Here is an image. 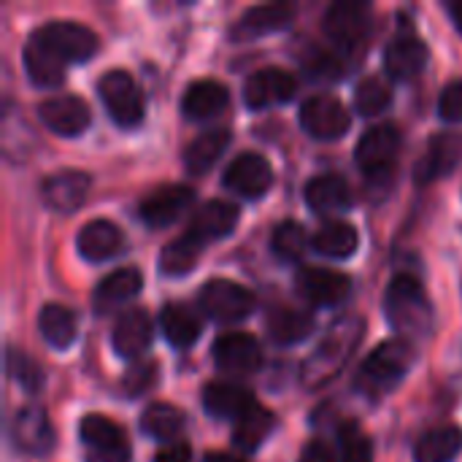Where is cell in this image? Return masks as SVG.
<instances>
[{
	"instance_id": "obj_4",
	"label": "cell",
	"mask_w": 462,
	"mask_h": 462,
	"mask_svg": "<svg viewBox=\"0 0 462 462\" xmlns=\"http://www.w3.org/2000/svg\"><path fill=\"white\" fill-rule=\"evenodd\" d=\"M401 130L395 125H376L371 127L357 149H355V160L363 171V176L368 181H382L387 184L398 168V154H401Z\"/></svg>"
},
{
	"instance_id": "obj_35",
	"label": "cell",
	"mask_w": 462,
	"mask_h": 462,
	"mask_svg": "<svg viewBox=\"0 0 462 462\" xmlns=\"http://www.w3.org/2000/svg\"><path fill=\"white\" fill-rule=\"evenodd\" d=\"M295 16V8L287 3H268V5H254L249 8L241 22H238V32L244 38L252 35H265V32H276L282 27H287Z\"/></svg>"
},
{
	"instance_id": "obj_1",
	"label": "cell",
	"mask_w": 462,
	"mask_h": 462,
	"mask_svg": "<svg viewBox=\"0 0 462 462\" xmlns=\"http://www.w3.org/2000/svg\"><path fill=\"white\" fill-rule=\"evenodd\" d=\"M384 311L398 338H422L433 328V306L425 287L414 276H395L384 295Z\"/></svg>"
},
{
	"instance_id": "obj_11",
	"label": "cell",
	"mask_w": 462,
	"mask_h": 462,
	"mask_svg": "<svg viewBox=\"0 0 462 462\" xmlns=\"http://www.w3.org/2000/svg\"><path fill=\"white\" fill-rule=\"evenodd\" d=\"M214 360L230 376H249L260 371L263 349L249 333H225L214 341Z\"/></svg>"
},
{
	"instance_id": "obj_28",
	"label": "cell",
	"mask_w": 462,
	"mask_h": 462,
	"mask_svg": "<svg viewBox=\"0 0 462 462\" xmlns=\"http://www.w3.org/2000/svg\"><path fill=\"white\" fill-rule=\"evenodd\" d=\"M462 449V430L455 425L433 428L422 433L414 444L417 462H455Z\"/></svg>"
},
{
	"instance_id": "obj_41",
	"label": "cell",
	"mask_w": 462,
	"mask_h": 462,
	"mask_svg": "<svg viewBox=\"0 0 462 462\" xmlns=\"http://www.w3.org/2000/svg\"><path fill=\"white\" fill-rule=\"evenodd\" d=\"M338 455H341V462H374L371 439L352 420L338 428Z\"/></svg>"
},
{
	"instance_id": "obj_16",
	"label": "cell",
	"mask_w": 462,
	"mask_h": 462,
	"mask_svg": "<svg viewBox=\"0 0 462 462\" xmlns=\"http://www.w3.org/2000/svg\"><path fill=\"white\" fill-rule=\"evenodd\" d=\"M295 92H298V81L292 73L279 70V68H265V70H257L246 79L244 103L249 108H268V106L292 100Z\"/></svg>"
},
{
	"instance_id": "obj_38",
	"label": "cell",
	"mask_w": 462,
	"mask_h": 462,
	"mask_svg": "<svg viewBox=\"0 0 462 462\" xmlns=\"http://www.w3.org/2000/svg\"><path fill=\"white\" fill-rule=\"evenodd\" d=\"M79 436H81L87 449H106V447L127 444L122 428L103 414H87L79 425Z\"/></svg>"
},
{
	"instance_id": "obj_44",
	"label": "cell",
	"mask_w": 462,
	"mask_h": 462,
	"mask_svg": "<svg viewBox=\"0 0 462 462\" xmlns=\"http://www.w3.org/2000/svg\"><path fill=\"white\" fill-rule=\"evenodd\" d=\"M154 379H157V365L154 363H141V365H133L125 374V382L122 384H125V393L130 398H135V395L146 393L154 384Z\"/></svg>"
},
{
	"instance_id": "obj_42",
	"label": "cell",
	"mask_w": 462,
	"mask_h": 462,
	"mask_svg": "<svg viewBox=\"0 0 462 462\" xmlns=\"http://www.w3.org/2000/svg\"><path fill=\"white\" fill-rule=\"evenodd\" d=\"M5 365H8L11 379L19 382L22 390H27V393H38V387L43 384V374H41L38 363L14 346H8V352H5Z\"/></svg>"
},
{
	"instance_id": "obj_10",
	"label": "cell",
	"mask_w": 462,
	"mask_h": 462,
	"mask_svg": "<svg viewBox=\"0 0 462 462\" xmlns=\"http://www.w3.org/2000/svg\"><path fill=\"white\" fill-rule=\"evenodd\" d=\"M225 187L241 198H260L271 189L273 184V171H271V162L263 157V154H254V152H244L238 154L225 176H222Z\"/></svg>"
},
{
	"instance_id": "obj_8",
	"label": "cell",
	"mask_w": 462,
	"mask_h": 462,
	"mask_svg": "<svg viewBox=\"0 0 462 462\" xmlns=\"http://www.w3.org/2000/svg\"><path fill=\"white\" fill-rule=\"evenodd\" d=\"M300 125L309 135L319 141H336L349 130L352 116H349V108L338 97L314 95L300 106Z\"/></svg>"
},
{
	"instance_id": "obj_30",
	"label": "cell",
	"mask_w": 462,
	"mask_h": 462,
	"mask_svg": "<svg viewBox=\"0 0 462 462\" xmlns=\"http://www.w3.org/2000/svg\"><path fill=\"white\" fill-rule=\"evenodd\" d=\"M268 336L282 344V346H290V344H298L303 341L311 330H314V319L311 314L300 311V309H290V306H276L271 309L268 319Z\"/></svg>"
},
{
	"instance_id": "obj_5",
	"label": "cell",
	"mask_w": 462,
	"mask_h": 462,
	"mask_svg": "<svg viewBox=\"0 0 462 462\" xmlns=\"http://www.w3.org/2000/svg\"><path fill=\"white\" fill-rule=\"evenodd\" d=\"M97 95L108 111V116L119 127H138L143 122V92L127 70H108L97 81Z\"/></svg>"
},
{
	"instance_id": "obj_33",
	"label": "cell",
	"mask_w": 462,
	"mask_h": 462,
	"mask_svg": "<svg viewBox=\"0 0 462 462\" xmlns=\"http://www.w3.org/2000/svg\"><path fill=\"white\" fill-rule=\"evenodd\" d=\"M38 330L51 349H68L76 338V314L60 303H46L38 314Z\"/></svg>"
},
{
	"instance_id": "obj_36",
	"label": "cell",
	"mask_w": 462,
	"mask_h": 462,
	"mask_svg": "<svg viewBox=\"0 0 462 462\" xmlns=\"http://www.w3.org/2000/svg\"><path fill=\"white\" fill-rule=\"evenodd\" d=\"M311 246L333 260H346L357 252V230L349 222H328L325 227L317 230L311 238Z\"/></svg>"
},
{
	"instance_id": "obj_13",
	"label": "cell",
	"mask_w": 462,
	"mask_h": 462,
	"mask_svg": "<svg viewBox=\"0 0 462 462\" xmlns=\"http://www.w3.org/2000/svg\"><path fill=\"white\" fill-rule=\"evenodd\" d=\"M295 290L311 306H338L349 295L352 279L341 271L303 268L295 279Z\"/></svg>"
},
{
	"instance_id": "obj_34",
	"label": "cell",
	"mask_w": 462,
	"mask_h": 462,
	"mask_svg": "<svg viewBox=\"0 0 462 462\" xmlns=\"http://www.w3.org/2000/svg\"><path fill=\"white\" fill-rule=\"evenodd\" d=\"M273 428H276V417H273L265 406L254 403L241 420H236L233 444H236L244 455H249V452H254V449L271 436Z\"/></svg>"
},
{
	"instance_id": "obj_18",
	"label": "cell",
	"mask_w": 462,
	"mask_h": 462,
	"mask_svg": "<svg viewBox=\"0 0 462 462\" xmlns=\"http://www.w3.org/2000/svg\"><path fill=\"white\" fill-rule=\"evenodd\" d=\"M325 32L341 43L355 46L365 38L371 27V5L365 3H333L325 14Z\"/></svg>"
},
{
	"instance_id": "obj_3",
	"label": "cell",
	"mask_w": 462,
	"mask_h": 462,
	"mask_svg": "<svg viewBox=\"0 0 462 462\" xmlns=\"http://www.w3.org/2000/svg\"><path fill=\"white\" fill-rule=\"evenodd\" d=\"M363 336V322L360 319H341L333 325V330L328 333V338L319 344V349L311 355V360L306 363V371H303V379L309 387H319L325 382H330L344 360L352 355V349L357 346Z\"/></svg>"
},
{
	"instance_id": "obj_23",
	"label": "cell",
	"mask_w": 462,
	"mask_h": 462,
	"mask_svg": "<svg viewBox=\"0 0 462 462\" xmlns=\"http://www.w3.org/2000/svg\"><path fill=\"white\" fill-rule=\"evenodd\" d=\"M425 62H428V46L414 32L398 35L384 51V70L390 73V79H401V81L411 79L425 68Z\"/></svg>"
},
{
	"instance_id": "obj_15",
	"label": "cell",
	"mask_w": 462,
	"mask_h": 462,
	"mask_svg": "<svg viewBox=\"0 0 462 462\" xmlns=\"http://www.w3.org/2000/svg\"><path fill=\"white\" fill-rule=\"evenodd\" d=\"M462 162V133L460 130H447L439 133L428 141V152L417 162V181L430 184L436 179L449 176Z\"/></svg>"
},
{
	"instance_id": "obj_21",
	"label": "cell",
	"mask_w": 462,
	"mask_h": 462,
	"mask_svg": "<svg viewBox=\"0 0 462 462\" xmlns=\"http://www.w3.org/2000/svg\"><path fill=\"white\" fill-rule=\"evenodd\" d=\"M125 246V236L122 230L108 222V219H92L87 222L81 230H79V238H76V249L84 260L89 263H103V260H111L122 252Z\"/></svg>"
},
{
	"instance_id": "obj_26",
	"label": "cell",
	"mask_w": 462,
	"mask_h": 462,
	"mask_svg": "<svg viewBox=\"0 0 462 462\" xmlns=\"http://www.w3.org/2000/svg\"><path fill=\"white\" fill-rule=\"evenodd\" d=\"M306 203L311 211L317 214H338L344 208H349L352 203V192H349V184L336 176V173H322V176H314L306 189Z\"/></svg>"
},
{
	"instance_id": "obj_17",
	"label": "cell",
	"mask_w": 462,
	"mask_h": 462,
	"mask_svg": "<svg viewBox=\"0 0 462 462\" xmlns=\"http://www.w3.org/2000/svg\"><path fill=\"white\" fill-rule=\"evenodd\" d=\"M92 187V179L84 171H57L43 179L41 184V198L51 211L70 214L81 208Z\"/></svg>"
},
{
	"instance_id": "obj_39",
	"label": "cell",
	"mask_w": 462,
	"mask_h": 462,
	"mask_svg": "<svg viewBox=\"0 0 462 462\" xmlns=\"http://www.w3.org/2000/svg\"><path fill=\"white\" fill-rule=\"evenodd\" d=\"M393 100V87L382 76H368L355 87V108L363 116H376L382 114Z\"/></svg>"
},
{
	"instance_id": "obj_43",
	"label": "cell",
	"mask_w": 462,
	"mask_h": 462,
	"mask_svg": "<svg viewBox=\"0 0 462 462\" xmlns=\"http://www.w3.org/2000/svg\"><path fill=\"white\" fill-rule=\"evenodd\" d=\"M439 116L449 125H460L462 122V79L449 81L439 97Z\"/></svg>"
},
{
	"instance_id": "obj_22",
	"label": "cell",
	"mask_w": 462,
	"mask_h": 462,
	"mask_svg": "<svg viewBox=\"0 0 462 462\" xmlns=\"http://www.w3.org/2000/svg\"><path fill=\"white\" fill-rule=\"evenodd\" d=\"M141 287H143V279L135 268H119L97 282V287L92 292V309L97 314H108L116 306L133 300L141 292Z\"/></svg>"
},
{
	"instance_id": "obj_25",
	"label": "cell",
	"mask_w": 462,
	"mask_h": 462,
	"mask_svg": "<svg viewBox=\"0 0 462 462\" xmlns=\"http://www.w3.org/2000/svg\"><path fill=\"white\" fill-rule=\"evenodd\" d=\"M227 100H230V92L225 84H219L214 79H200L187 87V92L181 97V111H184V116L203 122V119L222 114Z\"/></svg>"
},
{
	"instance_id": "obj_29",
	"label": "cell",
	"mask_w": 462,
	"mask_h": 462,
	"mask_svg": "<svg viewBox=\"0 0 462 462\" xmlns=\"http://www.w3.org/2000/svg\"><path fill=\"white\" fill-rule=\"evenodd\" d=\"M227 146H230V130H222V127L206 130V133L198 135V138L187 146V152H184V165H187V171L195 173V176L208 173V171L217 165V160L225 154Z\"/></svg>"
},
{
	"instance_id": "obj_45",
	"label": "cell",
	"mask_w": 462,
	"mask_h": 462,
	"mask_svg": "<svg viewBox=\"0 0 462 462\" xmlns=\"http://www.w3.org/2000/svg\"><path fill=\"white\" fill-rule=\"evenodd\" d=\"M298 462H341V457L333 452L330 444L325 441H309L300 452V460Z\"/></svg>"
},
{
	"instance_id": "obj_31",
	"label": "cell",
	"mask_w": 462,
	"mask_h": 462,
	"mask_svg": "<svg viewBox=\"0 0 462 462\" xmlns=\"http://www.w3.org/2000/svg\"><path fill=\"white\" fill-rule=\"evenodd\" d=\"M184 411L171 406V403H152L143 414H141V430L162 444H176V439L184 433Z\"/></svg>"
},
{
	"instance_id": "obj_27",
	"label": "cell",
	"mask_w": 462,
	"mask_h": 462,
	"mask_svg": "<svg viewBox=\"0 0 462 462\" xmlns=\"http://www.w3.org/2000/svg\"><path fill=\"white\" fill-rule=\"evenodd\" d=\"M160 325H162V333H165L168 344L176 346V349L192 346L200 338V333H203L200 317L187 303H168V306H162Z\"/></svg>"
},
{
	"instance_id": "obj_20",
	"label": "cell",
	"mask_w": 462,
	"mask_h": 462,
	"mask_svg": "<svg viewBox=\"0 0 462 462\" xmlns=\"http://www.w3.org/2000/svg\"><path fill=\"white\" fill-rule=\"evenodd\" d=\"M149 341H152V319L143 309H127L125 314H119L111 330V346L119 357L133 360L143 355Z\"/></svg>"
},
{
	"instance_id": "obj_47",
	"label": "cell",
	"mask_w": 462,
	"mask_h": 462,
	"mask_svg": "<svg viewBox=\"0 0 462 462\" xmlns=\"http://www.w3.org/2000/svg\"><path fill=\"white\" fill-rule=\"evenodd\" d=\"M87 462H130V444L106 447V449H89Z\"/></svg>"
},
{
	"instance_id": "obj_32",
	"label": "cell",
	"mask_w": 462,
	"mask_h": 462,
	"mask_svg": "<svg viewBox=\"0 0 462 462\" xmlns=\"http://www.w3.org/2000/svg\"><path fill=\"white\" fill-rule=\"evenodd\" d=\"M203 249H206V244L187 230V233H181L176 241H171L162 249V254H160V271L165 276H184V273L195 271V265L200 263Z\"/></svg>"
},
{
	"instance_id": "obj_49",
	"label": "cell",
	"mask_w": 462,
	"mask_h": 462,
	"mask_svg": "<svg viewBox=\"0 0 462 462\" xmlns=\"http://www.w3.org/2000/svg\"><path fill=\"white\" fill-rule=\"evenodd\" d=\"M203 462H244V460H241V457H236V455H227V452H208Z\"/></svg>"
},
{
	"instance_id": "obj_7",
	"label": "cell",
	"mask_w": 462,
	"mask_h": 462,
	"mask_svg": "<svg viewBox=\"0 0 462 462\" xmlns=\"http://www.w3.org/2000/svg\"><path fill=\"white\" fill-rule=\"evenodd\" d=\"M198 303L206 311V317H211L217 322H241L257 309V298L246 287H241L230 279L206 282L200 287Z\"/></svg>"
},
{
	"instance_id": "obj_19",
	"label": "cell",
	"mask_w": 462,
	"mask_h": 462,
	"mask_svg": "<svg viewBox=\"0 0 462 462\" xmlns=\"http://www.w3.org/2000/svg\"><path fill=\"white\" fill-rule=\"evenodd\" d=\"M241 219V211L236 203H227V200H208L203 203L195 214H192V222H189V233L198 236L206 246L211 241H219L225 236H230L236 230Z\"/></svg>"
},
{
	"instance_id": "obj_12",
	"label": "cell",
	"mask_w": 462,
	"mask_h": 462,
	"mask_svg": "<svg viewBox=\"0 0 462 462\" xmlns=\"http://www.w3.org/2000/svg\"><path fill=\"white\" fill-rule=\"evenodd\" d=\"M11 439H14L19 452L32 455V457L49 455L54 449V441H57L46 411L38 406H24L16 411L14 425H11Z\"/></svg>"
},
{
	"instance_id": "obj_6",
	"label": "cell",
	"mask_w": 462,
	"mask_h": 462,
	"mask_svg": "<svg viewBox=\"0 0 462 462\" xmlns=\"http://www.w3.org/2000/svg\"><path fill=\"white\" fill-rule=\"evenodd\" d=\"M32 38L65 68L70 62L89 60L97 51V35L79 22H49L46 27L35 30Z\"/></svg>"
},
{
	"instance_id": "obj_2",
	"label": "cell",
	"mask_w": 462,
	"mask_h": 462,
	"mask_svg": "<svg viewBox=\"0 0 462 462\" xmlns=\"http://www.w3.org/2000/svg\"><path fill=\"white\" fill-rule=\"evenodd\" d=\"M414 360H417V352H414L411 341H406V338L384 341L363 363L360 376H357V387L365 395L393 393L406 379V374L411 371Z\"/></svg>"
},
{
	"instance_id": "obj_37",
	"label": "cell",
	"mask_w": 462,
	"mask_h": 462,
	"mask_svg": "<svg viewBox=\"0 0 462 462\" xmlns=\"http://www.w3.org/2000/svg\"><path fill=\"white\" fill-rule=\"evenodd\" d=\"M24 70L35 87H46V89L60 87V81L65 79V65L57 62L32 35L24 46Z\"/></svg>"
},
{
	"instance_id": "obj_24",
	"label": "cell",
	"mask_w": 462,
	"mask_h": 462,
	"mask_svg": "<svg viewBox=\"0 0 462 462\" xmlns=\"http://www.w3.org/2000/svg\"><path fill=\"white\" fill-rule=\"evenodd\" d=\"M257 401L252 398L249 390H244L241 384H233V382H211L206 384L203 390V409L211 414V417H219V420H241Z\"/></svg>"
},
{
	"instance_id": "obj_48",
	"label": "cell",
	"mask_w": 462,
	"mask_h": 462,
	"mask_svg": "<svg viewBox=\"0 0 462 462\" xmlns=\"http://www.w3.org/2000/svg\"><path fill=\"white\" fill-rule=\"evenodd\" d=\"M447 14H449V19L455 22V27L460 30L462 35V3H447Z\"/></svg>"
},
{
	"instance_id": "obj_40",
	"label": "cell",
	"mask_w": 462,
	"mask_h": 462,
	"mask_svg": "<svg viewBox=\"0 0 462 462\" xmlns=\"http://www.w3.org/2000/svg\"><path fill=\"white\" fill-rule=\"evenodd\" d=\"M271 246H273V252H276L282 260H287V263H298V260L306 254L309 236H306L303 225H298V222L287 219V222H282V225L273 230Z\"/></svg>"
},
{
	"instance_id": "obj_14",
	"label": "cell",
	"mask_w": 462,
	"mask_h": 462,
	"mask_svg": "<svg viewBox=\"0 0 462 462\" xmlns=\"http://www.w3.org/2000/svg\"><path fill=\"white\" fill-rule=\"evenodd\" d=\"M38 119L54 133V135H79L89 127L92 111L89 106L76 95H57L38 106Z\"/></svg>"
},
{
	"instance_id": "obj_46",
	"label": "cell",
	"mask_w": 462,
	"mask_h": 462,
	"mask_svg": "<svg viewBox=\"0 0 462 462\" xmlns=\"http://www.w3.org/2000/svg\"><path fill=\"white\" fill-rule=\"evenodd\" d=\"M154 462H192V449H189V444H184V441L165 444V447L157 449Z\"/></svg>"
},
{
	"instance_id": "obj_9",
	"label": "cell",
	"mask_w": 462,
	"mask_h": 462,
	"mask_svg": "<svg viewBox=\"0 0 462 462\" xmlns=\"http://www.w3.org/2000/svg\"><path fill=\"white\" fill-rule=\"evenodd\" d=\"M192 203H195L192 187H187V184H162V187L152 189L138 203V217L149 227H168L181 214H187Z\"/></svg>"
}]
</instances>
